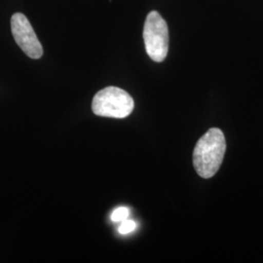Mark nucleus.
Returning a JSON list of instances; mask_svg holds the SVG:
<instances>
[{
  "label": "nucleus",
  "instance_id": "f257e3e1",
  "mask_svg": "<svg viewBox=\"0 0 263 263\" xmlns=\"http://www.w3.org/2000/svg\"><path fill=\"white\" fill-rule=\"evenodd\" d=\"M226 151L224 134L212 128L201 137L193 151V166L203 179L213 178L220 168Z\"/></svg>",
  "mask_w": 263,
  "mask_h": 263
},
{
  "label": "nucleus",
  "instance_id": "39448f33",
  "mask_svg": "<svg viewBox=\"0 0 263 263\" xmlns=\"http://www.w3.org/2000/svg\"><path fill=\"white\" fill-rule=\"evenodd\" d=\"M130 215V210L128 208L120 207L113 211L111 215V220L114 222H121L123 220L127 219Z\"/></svg>",
  "mask_w": 263,
  "mask_h": 263
},
{
  "label": "nucleus",
  "instance_id": "f03ea898",
  "mask_svg": "<svg viewBox=\"0 0 263 263\" xmlns=\"http://www.w3.org/2000/svg\"><path fill=\"white\" fill-rule=\"evenodd\" d=\"M134 106L130 94L121 88L109 86L95 95L92 109L98 116L122 119L131 114Z\"/></svg>",
  "mask_w": 263,
  "mask_h": 263
},
{
  "label": "nucleus",
  "instance_id": "423d86ee",
  "mask_svg": "<svg viewBox=\"0 0 263 263\" xmlns=\"http://www.w3.org/2000/svg\"><path fill=\"white\" fill-rule=\"evenodd\" d=\"M136 227H137V223L134 220L127 218V219L121 221V226H119L118 231L120 234L125 235V234L131 233L132 231H134L136 229Z\"/></svg>",
  "mask_w": 263,
  "mask_h": 263
},
{
  "label": "nucleus",
  "instance_id": "7ed1b4c3",
  "mask_svg": "<svg viewBox=\"0 0 263 263\" xmlns=\"http://www.w3.org/2000/svg\"><path fill=\"white\" fill-rule=\"evenodd\" d=\"M143 40L147 55L152 61L162 63L169 51V28L157 11L147 15L143 27Z\"/></svg>",
  "mask_w": 263,
  "mask_h": 263
},
{
  "label": "nucleus",
  "instance_id": "20e7f679",
  "mask_svg": "<svg viewBox=\"0 0 263 263\" xmlns=\"http://www.w3.org/2000/svg\"><path fill=\"white\" fill-rule=\"evenodd\" d=\"M12 34L16 43L27 56L37 60L43 55V48L28 18L22 13H15L11 18Z\"/></svg>",
  "mask_w": 263,
  "mask_h": 263
}]
</instances>
